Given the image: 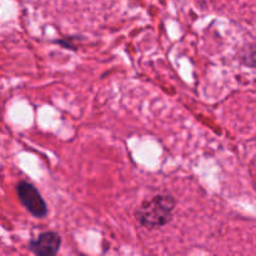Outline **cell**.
<instances>
[{
  "label": "cell",
  "instance_id": "6da1fadb",
  "mask_svg": "<svg viewBox=\"0 0 256 256\" xmlns=\"http://www.w3.org/2000/svg\"><path fill=\"white\" fill-rule=\"evenodd\" d=\"M175 206L176 200L172 194L160 192L142 202L135 212V219L145 229H159L172 222Z\"/></svg>",
  "mask_w": 256,
  "mask_h": 256
},
{
  "label": "cell",
  "instance_id": "7a4b0ae2",
  "mask_svg": "<svg viewBox=\"0 0 256 256\" xmlns=\"http://www.w3.org/2000/svg\"><path fill=\"white\" fill-rule=\"evenodd\" d=\"M18 199L20 204L26 209L32 216L36 219H44L48 215V205L42 199L39 190L26 180H20L15 186Z\"/></svg>",
  "mask_w": 256,
  "mask_h": 256
},
{
  "label": "cell",
  "instance_id": "3957f363",
  "mask_svg": "<svg viewBox=\"0 0 256 256\" xmlns=\"http://www.w3.org/2000/svg\"><path fill=\"white\" fill-rule=\"evenodd\" d=\"M62 242V236L56 232H44L30 240L29 250L35 256H56Z\"/></svg>",
  "mask_w": 256,
  "mask_h": 256
}]
</instances>
